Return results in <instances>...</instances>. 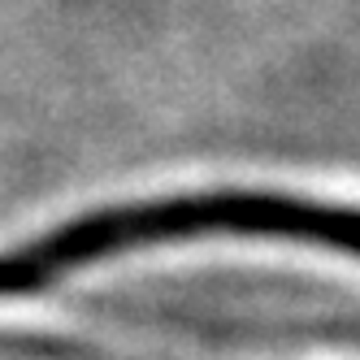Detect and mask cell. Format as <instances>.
Returning a JSON list of instances; mask_svg holds the SVG:
<instances>
[{"mask_svg": "<svg viewBox=\"0 0 360 360\" xmlns=\"http://www.w3.org/2000/svg\"><path fill=\"white\" fill-rule=\"evenodd\" d=\"M187 239H287L360 256V209L248 187L109 204L0 252V300L31 295L70 269L109 261L117 252Z\"/></svg>", "mask_w": 360, "mask_h": 360, "instance_id": "6da1fadb", "label": "cell"}]
</instances>
